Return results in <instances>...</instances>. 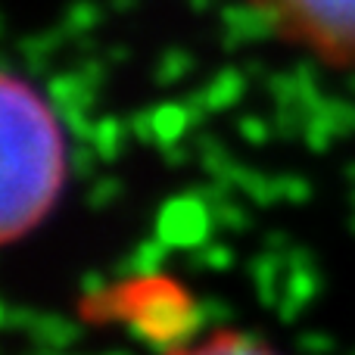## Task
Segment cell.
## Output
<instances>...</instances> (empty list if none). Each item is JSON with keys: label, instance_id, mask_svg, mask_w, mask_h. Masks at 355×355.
I'll return each mask as SVG.
<instances>
[{"label": "cell", "instance_id": "6da1fadb", "mask_svg": "<svg viewBox=\"0 0 355 355\" xmlns=\"http://www.w3.org/2000/svg\"><path fill=\"white\" fill-rule=\"evenodd\" d=\"M0 240L12 246L47 221L69 178V153L60 116L47 97L12 69H6L0 78Z\"/></svg>", "mask_w": 355, "mask_h": 355}, {"label": "cell", "instance_id": "7a4b0ae2", "mask_svg": "<svg viewBox=\"0 0 355 355\" xmlns=\"http://www.w3.org/2000/svg\"><path fill=\"white\" fill-rule=\"evenodd\" d=\"M281 41L337 69H355V0H246Z\"/></svg>", "mask_w": 355, "mask_h": 355}, {"label": "cell", "instance_id": "3957f363", "mask_svg": "<svg viewBox=\"0 0 355 355\" xmlns=\"http://www.w3.org/2000/svg\"><path fill=\"white\" fill-rule=\"evenodd\" d=\"M168 355H277L271 346H265L262 340L250 337L240 331H215L206 340L190 346H178Z\"/></svg>", "mask_w": 355, "mask_h": 355}]
</instances>
